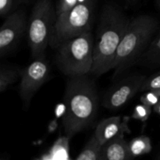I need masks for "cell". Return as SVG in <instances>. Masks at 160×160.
I'll return each mask as SVG.
<instances>
[{
    "label": "cell",
    "instance_id": "cell-11",
    "mask_svg": "<svg viewBox=\"0 0 160 160\" xmlns=\"http://www.w3.org/2000/svg\"><path fill=\"white\" fill-rule=\"evenodd\" d=\"M128 142L120 134L102 145L100 160H131Z\"/></svg>",
    "mask_w": 160,
    "mask_h": 160
},
{
    "label": "cell",
    "instance_id": "cell-18",
    "mask_svg": "<svg viewBox=\"0 0 160 160\" xmlns=\"http://www.w3.org/2000/svg\"><path fill=\"white\" fill-rule=\"evenodd\" d=\"M160 100V88L153 89L144 92L141 96V102L144 105L152 107Z\"/></svg>",
    "mask_w": 160,
    "mask_h": 160
},
{
    "label": "cell",
    "instance_id": "cell-13",
    "mask_svg": "<svg viewBox=\"0 0 160 160\" xmlns=\"http://www.w3.org/2000/svg\"><path fill=\"white\" fill-rule=\"evenodd\" d=\"M23 69L10 66H2L0 68V92L7 90L19 78H21Z\"/></svg>",
    "mask_w": 160,
    "mask_h": 160
},
{
    "label": "cell",
    "instance_id": "cell-19",
    "mask_svg": "<svg viewBox=\"0 0 160 160\" xmlns=\"http://www.w3.org/2000/svg\"><path fill=\"white\" fill-rule=\"evenodd\" d=\"M159 88H160V70L152 76L145 78L142 87H141L140 92Z\"/></svg>",
    "mask_w": 160,
    "mask_h": 160
},
{
    "label": "cell",
    "instance_id": "cell-10",
    "mask_svg": "<svg viewBox=\"0 0 160 160\" xmlns=\"http://www.w3.org/2000/svg\"><path fill=\"white\" fill-rule=\"evenodd\" d=\"M127 132H130L128 122L122 121L121 117L116 116L102 120L97 125L94 135L103 145L111 139Z\"/></svg>",
    "mask_w": 160,
    "mask_h": 160
},
{
    "label": "cell",
    "instance_id": "cell-26",
    "mask_svg": "<svg viewBox=\"0 0 160 160\" xmlns=\"http://www.w3.org/2000/svg\"><path fill=\"white\" fill-rule=\"evenodd\" d=\"M157 160H160V155H159V157H158Z\"/></svg>",
    "mask_w": 160,
    "mask_h": 160
},
{
    "label": "cell",
    "instance_id": "cell-12",
    "mask_svg": "<svg viewBox=\"0 0 160 160\" xmlns=\"http://www.w3.org/2000/svg\"><path fill=\"white\" fill-rule=\"evenodd\" d=\"M138 62L149 68L160 67V33L152 40Z\"/></svg>",
    "mask_w": 160,
    "mask_h": 160
},
{
    "label": "cell",
    "instance_id": "cell-14",
    "mask_svg": "<svg viewBox=\"0 0 160 160\" xmlns=\"http://www.w3.org/2000/svg\"><path fill=\"white\" fill-rule=\"evenodd\" d=\"M128 145L132 158L148 154L151 152L152 148L151 139L146 135H141L134 138L133 140L128 142Z\"/></svg>",
    "mask_w": 160,
    "mask_h": 160
},
{
    "label": "cell",
    "instance_id": "cell-22",
    "mask_svg": "<svg viewBox=\"0 0 160 160\" xmlns=\"http://www.w3.org/2000/svg\"><path fill=\"white\" fill-rule=\"evenodd\" d=\"M153 111L160 116V100L158 102L157 104L153 106Z\"/></svg>",
    "mask_w": 160,
    "mask_h": 160
},
{
    "label": "cell",
    "instance_id": "cell-17",
    "mask_svg": "<svg viewBox=\"0 0 160 160\" xmlns=\"http://www.w3.org/2000/svg\"><path fill=\"white\" fill-rule=\"evenodd\" d=\"M29 2V0H0V15L2 18L19 9L22 5Z\"/></svg>",
    "mask_w": 160,
    "mask_h": 160
},
{
    "label": "cell",
    "instance_id": "cell-20",
    "mask_svg": "<svg viewBox=\"0 0 160 160\" xmlns=\"http://www.w3.org/2000/svg\"><path fill=\"white\" fill-rule=\"evenodd\" d=\"M152 109V107H150V106L142 103V105L137 106L134 108V110L132 114V118L142 120V121H145L150 117Z\"/></svg>",
    "mask_w": 160,
    "mask_h": 160
},
{
    "label": "cell",
    "instance_id": "cell-15",
    "mask_svg": "<svg viewBox=\"0 0 160 160\" xmlns=\"http://www.w3.org/2000/svg\"><path fill=\"white\" fill-rule=\"evenodd\" d=\"M102 144L95 135L92 136L76 160H100Z\"/></svg>",
    "mask_w": 160,
    "mask_h": 160
},
{
    "label": "cell",
    "instance_id": "cell-8",
    "mask_svg": "<svg viewBox=\"0 0 160 160\" xmlns=\"http://www.w3.org/2000/svg\"><path fill=\"white\" fill-rule=\"evenodd\" d=\"M26 12L19 9L5 17L0 29V56L11 52L18 45L25 31H28Z\"/></svg>",
    "mask_w": 160,
    "mask_h": 160
},
{
    "label": "cell",
    "instance_id": "cell-6",
    "mask_svg": "<svg viewBox=\"0 0 160 160\" xmlns=\"http://www.w3.org/2000/svg\"><path fill=\"white\" fill-rule=\"evenodd\" d=\"M93 0H84L56 17L50 45L57 48L62 42L91 31L93 20Z\"/></svg>",
    "mask_w": 160,
    "mask_h": 160
},
{
    "label": "cell",
    "instance_id": "cell-25",
    "mask_svg": "<svg viewBox=\"0 0 160 160\" xmlns=\"http://www.w3.org/2000/svg\"><path fill=\"white\" fill-rule=\"evenodd\" d=\"M1 160H9V159H8V158H6V157H2L1 159Z\"/></svg>",
    "mask_w": 160,
    "mask_h": 160
},
{
    "label": "cell",
    "instance_id": "cell-7",
    "mask_svg": "<svg viewBox=\"0 0 160 160\" xmlns=\"http://www.w3.org/2000/svg\"><path fill=\"white\" fill-rule=\"evenodd\" d=\"M50 71L51 68L45 59V56L34 59L31 63L23 69L19 95L25 109L29 107L36 92L48 80Z\"/></svg>",
    "mask_w": 160,
    "mask_h": 160
},
{
    "label": "cell",
    "instance_id": "cell-3",
    "mask_svg": "<svg viewBox=\"0 0 160 160\" xmlns=\"http://www.w3.org/2000/svg\"><path fill=\"white\" fill-rule=\"evenodd\" d=\"M157 28V20L151 16L141 15L130 20L116 54L112 69L114 79L137 63L153 39Z\"/></svg>",
    "mask_w": 160,
    "mask_h": 160
},
{
    "label": "cell",
    "instance_id": "cell-1",
    "mask_svg": "<svg viewBox=\"0 0 160 160\" xmlns=\"http://www.w3.org/2000/svg\"><path fill=\"white\" fill-rule=\"evenodd\" d=\"M98 94L95 82L87 75L72 77L67 80L64 95L65 112L62 123L66 137L88 128L98 112Z\"/></svg>",
    "mask_w": 160,
    "mask_h": 160
},
{
    "label": "cell",
    "instance_id": "cell-9",
    "mask_svg": "<svg viewBox=\"0 0 160 160\" xmlns=\"http://www.w3.org/2000/svg\"><path fill=\"white\" fill-rule=\"evenodd\" d=\"M145 78L143 75L134 74L118 81L104 95L103 106L110 110H115L126 105L138 92H140Z\"/></svg>",
    "mask_w": 160,
    "mask_h": 160
},
{
    "label": "cell",
    "instance_id": "cell-5",
    "mask_svg": "<svg viewBox=\"0 0 160 160\" xmlns=\"http://www.w3.org/2000/svg\"><path fill=\"white\" fill-rule=\"evenodd\" d=\"M56 20V11L52 0H38L28 26V44L34 59L45 56V50L50 45Z\"/></svg>",
    "mask_w": 160,
    "mask_h": 160
},
{
    "label": "cell",
    "instance_id": "cell-2",
    "mask_svg": "<svg viewBox=\"0 0 160 160\" xmlns=\"http://www.w3.org/2000/svg\"><path fill=\"white\" fill-rule=\"evenodd\" d=\"M129 22L130 19L118 8L112 5L103 8L94 42L91 73L99 77L113 69L117 48Z\"/></svg>",
    "mask_w": 160,
    "mask_h": 160
},
{
    "label": "cell",
    "instance_id": "cell-16",
    "mask_svg": "<svg viewBox=\"0 0 160 160\" xmlns=\"http://www.w3.org/2000/svg\"><path fill=\"white\" fill-rule=\"evenodd\" d=\"M69 140L67 137L60 138L55 143L50 153L51 160H67L69 153Z\"/></svg>",
    "mask_w": 160,
    "mask_h": 160
},
{
    "label": "cell",
    "instance_id": "cell-23",
    "mask_svg": "<svg viewBox=\"0 0 160 160\" xmlns=\"http://www.w3.org/2000/svg\"><path fill=\"white\" fill-rule=\"evenodd\" d=\"M125 1H127V2H128L132 3V2H135L136 0H125Z\"/></svg>",
    "mask_w": 160,
    "mask_h": 160
},
{
    "label": "cell",
    "instance_id": "cell-24",
    "mask_svg": "<svg viewBox=\"0 0 160 160\" xmlns=\"http://www.w3.org/2000/svg\"><path fill=\"white\" fill-rule=\"evenodd\" d=\"M156 3H157V6H159V9H160V0H156Z\"/></svg>",
    "mask_w": 160,
    "mask_h": 160
},
{
    "label": "cell",
    "instance_id": "cell-4",
    "mask_svg": "<svg viewBox=\"0 0 160 160\" xmlns=\"http://www.w3.org/2000/svg\"><path fill=\"white\" fill-rule=\"evenodd\" d=\"M94 40L91 31L62 42L57 48L56 62L69 78L88 75L93 66Z\"/></svg>",
    "mask_w": 160,
    "mask_h": 160
},
{
    "label": "cell",
    "instance_id": "cell-21",
    "mask_svg": "<svg viewBox=\"0 0 160 160\" xmlns=\"http://www.w3.org/2000/svg\"><path fill=\"white\" fill-rule=\"evenodd\" d=\"M84 0H59L56 9V17L73 9L79 2Z\"/></svg>",
    "mask_w": 160,
    "mask_h": 160
}]
</instances>
